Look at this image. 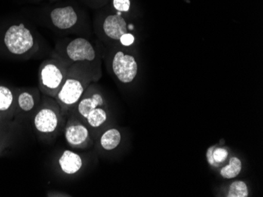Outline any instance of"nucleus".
<instances>
[{
  "label": "nucleus",
  "mask_w": 263,
  "mask_h": 197,
  "mask_svg": "<svg viewBox=\"0 0 263 197\" xmlns=\"http://www.w3.org/2000/svg\"><path fill=\"white\" fill-rule=\"evenodd\" d=\"M66 78V70L56 61H44L40 68V86L49 96L56 97Z\"/></svg>",
  "instance_id": "1"
},
{
  "label": "nucleus",
  "mask_w": 263,
  "mask_h": 197,
  "mask_svg": "<svg viewBox=\"0 0 263 197\" xmlns=\"http://www.w3.org/2000/svg\"><path fill=\"white\" fill-rule=\"evenodd\" d=\"M4 42L9 52L17 56L26 54L35 44L32 32L22 23L13 25L6 31Z\"/></svg>",
  "instance_id": "2"
},
{
  "label": "nucleus",
  "mask_w": 263,
  "mask_h": 197,
  "mask_svg": "<svg viewBox=\"0 0 263 197\" xmlns=\"http://www.w3.org/2000/svg\"><path fill=\"white\" fill-rule=\"evenodd\" d=\"M112 69L115 76L122 83H129L137 76L138 64L134 56L118 51L114 57Z\"/></svg>",
  "instance_id": "3"
},
{
  "label": "nucleus",
  "mask_w": 263,
  "mask_h": 197,
  "mask_svg": "<svg viewBox=\"0 0 263 197\" xmlns=\"http://www.w3.org/2000/svg\"><path fill=\"white\" fill-rule=\"evenodd\" d=\"M84 91L85 87L80 79L66 76L64 83L55 98L62 107L69 108L80 101Z\"/></svg>",
  "instance_id": "4"
},
{
  "label": "nucleus",
  "mask_w": 263,
  "mask_h": 197,
  "mask_svg": "<svg viewBox=\"0 0 263 197\" xmlns=\"http://www.w3.org/2000/svg\"><path fill=\"white\" fill-rule=\"evenodd\" d=\"M66 54L73 61H92L96 58L92 45L84 38H77L71 41L66 48Z\"/></svg>",
  "instance_id": "5"
},
{
  "label": "nucleus",
  "mask_w": 263,
  "mask_h": 197,
  "mask_svg": "<svg viewBox=\"0 0 263 197\" xmlns=\"http://www.w3.org/2000/svg\"><path fill=\"white\" fill-rule=\"evenodd\" d=\"M51 22L57 29L66 30L76 25L78 14L73 7L68 6L54 9L50 14Z\"/></svg>",
  "instance_id": "6"
},
{
  "label": "nucleus",
  "mask_w": 263,
  "mask_h": 197,
  "mask_svg": "<svg viewBox=\"0 0 263 197\" xmlns=\"http://www.w3.org/2000/svg\"><path fill=\"white\" fill-rule=\"evenodd\" d=\"M59 117L57 113L50 108H43L34 117V126L41 133H52L57 129Z\"/></svg>",
  "instance_id": "7"
},
{
  "label": "nucleus",
  "mask_w": 263,
  "mask_h": 197,
  "mask_svg": "<svg viewBox=\"0 0 263 197\" xmlns=\"http://www.w3.org/2000/svg\"><path fill=\"white\" fill-rule=\"evenodd\" d=\"M103 31L106 36L115 40H119L124 34L128 32V26L121 12L109 15L103 22Z\"/></svg>",
  "instance_id": "8"
},
{
  "label": "nucleus",
  "mask_w": 263,
  "mask_h": 197,
  "mask_svg": "<svg viewBox=\"0 0 263 197\" xmlns=\"http://www.w3.org/2000/svg\"><path fill=\"white\" fill-rule=\"evenodd\" d=\"M65 138L71 147L81 148L88 142L89 132L81 123H69L65 130Z\"/></svg>",
  "instance_id": "9"
},
{
  "label": "nucleus",
  "mask_w": 263,
  "mask_h": 197,
  "mask_svg": "<svg viewBox=\"0 0 263 197\" xmlns=\"http://www.w3.org/2000/svg\"><path fill=\"white\" fill-rule=\"evenodd\" d=\"M60 168L66 174H74L78 173L83 165V160L78 154L70 150H65L59 160Z\"/></svg>",
  "instance_id": "10"
},
{
  "label": "nucleus",
  "mask_w": 263,
  "mask_h": 197,
  "mask_svg": "<svg viewBox=\"0 0 263 197\" xmlns=\"http://www.w3.org/2000/svg\"><path fill=\"white\" fill-rule=\"evenodd\" d=\"M103 98L100 94H94L91 98H83L79 102L78 110L83 117L87 118L91 110L99 106H103Z\"/></svg>",
  "instance_id": "11"
},
{
  "label": "nucleus",
  "mask_w": 263,
  "mask_h": 197,
  "mask_svg": "<svg viewBox=\"0 0 263 197\" xmlns=\"http://www.w3.org/2000/svg\"><path fill=\"white\" fill-rule=\"evenodd\" d=\"M122 140L120 132L117 129H110L106 130L100 138V144L105 150L110 151L116 148Z\"/></svg>",
  "instance_id": "12"
},
{
  "label": "nucleus",
  "mask_w": 263,
  "mask_h": 197,
  "mask_svg": "<svg viewBox=\"0 0 263 197\" xmlns=\"http://www.w3.org/2000/svg\"><path fill=\"white\" fill-rule=\"evenodd\" d=\"M242 170V163L240 159L233 157L230 158L229 165L224 166L220 170V173L224 179H232L240 174Z\"/></svg>",
  "instance_id": "13"
},
{
  "label": "nucleus",
  "mask_w": 263,
  "mask_h": 197,
  "mask_svg": "<svg viewBox=\"0 0 263 197\" xmlns=\"http://www.w3.org/2000/svg\"><path fill=\"white\" fill-rule=\"evenodd\" d=\"M229 152L227 150L223 148H216L215 146L211 147L209 149H208V152H206V157L209 164L211 165H215L216 167H218V164L226 161Z\"/></svg>",
  "instance_id": "14"
},
{
  "label": "nucleus",
  "mask_w": 263,
  "mask_h": 197,
  "mask_svg": "<svg viewBox=\"0 0 263 197\" xmlns=\"http://www.w3.org/2000/svg\"><path fill=\"white\" fill-rule=\"evenodd\" d=\"M14 94L10 88L0 85V113L8 111L14 103Z\"/></svg>",
  "instance_id": "15"
},
{
  "label": "nucleus",
  "mask_w": 263,
  "mask_h": 197,
  "mask_svg": "<svg viewBox=\"0 0 263 197\" xmlns=\"http://www.w3.org/2000/svg\"><path fill=\"white\" fill-rule=\"evenodd\" d=\"M17 105L24 113L32 111L35 107L33 95L29 91H22L17 96Z\"/></svg>",
  "instance_id": "16"
},
{
  "label": "nucleus",
  "mask_w": 263,
  "mask_h": 197,
  "mask_svg": "<svg viewBox=\"0 0 263 197\" xmlns=\"http://www.w3.org/2000/svg\"><path fill=\"white\" fill-rule=\"evenodd\" d=\"M86 119L90 126L92 127H99L106 121L107 115L104 110L97 107L90 112Z\"/></svg>",
  "instance_id": "17"
},
{
  "label": "nucleus",
  "mask_w": 263,
  "mask_h": 197,
  "mask_svg": "<svg viewBox=\"0 0 263 197\" xmlns=\"http://www.w3.org/2000/svg\"><path fill=\"white\" fill-rule=\"evenodd\" d=\"M248 194L249 192H248L247 184L242 181H236V182H233L230 185L227 196L248 197Z\"/></svg>",
  "instance_id": "18"
},
{
  "label": "nucleus",
  "mask_w": 263,
  "mask_h": 197,
  "mask_svg": "<svg viewBox=\"0 0 263 197\" xmlns=\"http://www.w3.org/2000/svg\"><path fill=\"white\" fill-rule=\"evenodd\" d=\"M113 5L118 12H127L130 9V0H113Z\"/></svg>",
  "instance_id": "19"
},
{
  "label": "nucleus",
  "mask_w": 263,
  "mask_h": 197,
  "mask_svg": "<svg viewBox=\"0 0 263 197\" xmlns=\"http://www.w3.org/2000/svg\"><path fill=\"white\" fill-rule=\"evenodd\" d=\"M119 40H120L121 43L122 45L125 46V47H129V46L134 43V41H135V37L132 34L125 33L120 38Z\"/></svg>",
  "instance_id": "20"
},
{
  "label": "nucleus",
  "mask_w": 263,
  "mask_h": 197,
  "mask_svg": "<svg viewBox=\"0 0 263 197\" xmlns=\"http://www.w3.org/2000/svg\"><path fill=\"white\" fill-rule=\"evenodd\" d=\"M134 29V25L130 24L129 26H128V29H130V30H133V29Z\"/></svg>",
  "instance_id": "21"
}]
</instances>
